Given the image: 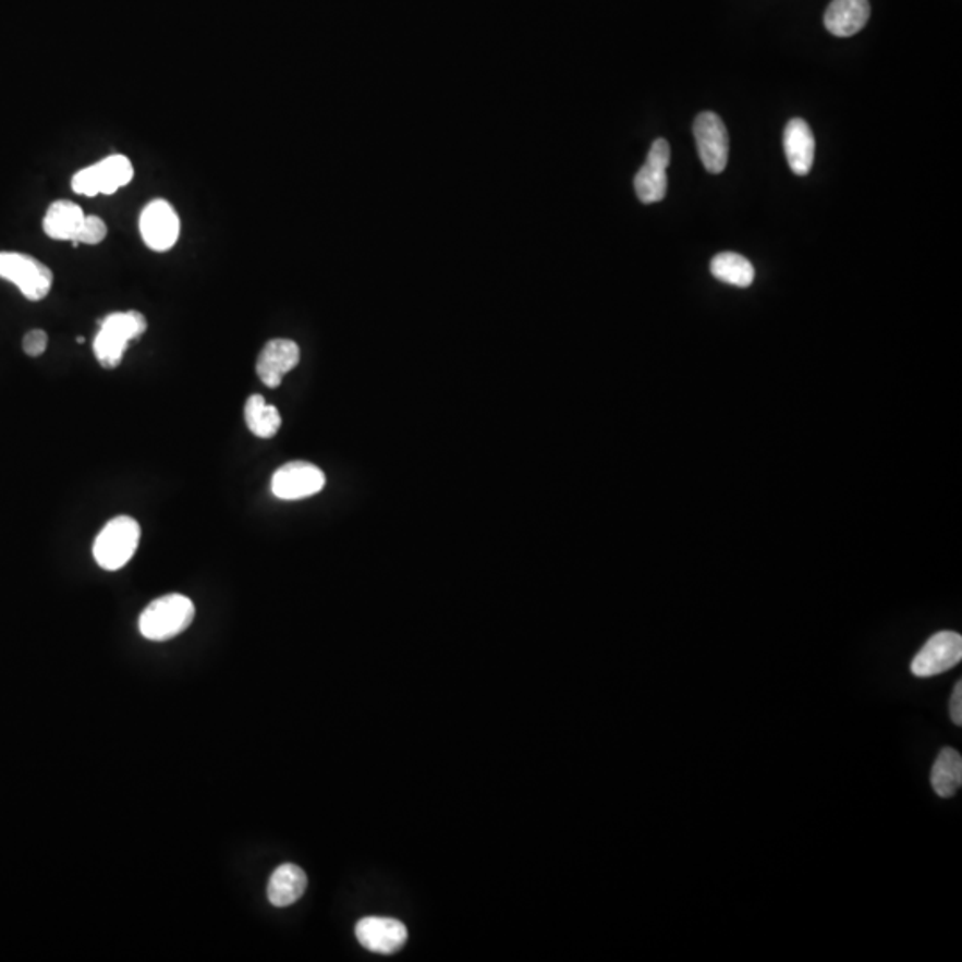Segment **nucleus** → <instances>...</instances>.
I'll use <instances>...</instances> for the list:
<instances>
[{"label": "nucleus", "instance_id": "9", "mask_svg": "<svg viewBox=\"0 0 962 962\" xmlns=\"http://www.w3.org/2000/svg\"><path fill=\"white\" fill-rule=\"evenodd\" d=\"M139 230L148 248L168 252L179 240L181 220L167 200H154L143 209Z\"/></svg>", "mask_w": 962, "mask_h": 962}, {"label": "nucleus", "instance_id": "12", "mask_svg": "<svg viewBox=\"0 0 962 962\" xmlns=\"http://www.w3.org/2000/svg\"><path fill=\"white\" fill-rule=\"evenodd\" d=\"M300 348L289 339H273L269 341L259 358H257V375L269 389H277L282 383L283 377L299 366Z\"/></svg>", "mask_w": 962, "mask_h": 962}, {"label": "nucleus", "instance_id": "3", "mask_svg": "<svg viewBox=\"0 0 962 962\" xmlns=\"http://www.w3.org/2000/svg\"><path fill=\"white\" fill-rule=\"evenodd\" d=\"M139 538H142V528L137 521L127 515L114 517L95 538V560L103 571H118L131 562L139 546Z\"/></svg>", "mask_w": 962, "mask_h": 962}, {"label": "nucleus", "instance_id": "17", "mask_svg": "<svg viewBox=\"0 0 962 962\" xmlns=\"http://www.w3.org/2000/svg\"><path fill=\"white\" fill-rule=\"evenodd\" d=\"M934 792L941 799H950L959 792L962 784V759L955 748H943L934 763L930 774Z\"/></svg>", "mask_w": 962, "mask_h": 962}, {"label": "nucleus", "instance_id": "7", "mask_svg": "<svg viewBox=\"0 0 962 962\" xmlns=\"http://www.w3.org/2000/svg\"><path fill=\"white\" fill-rule=\"evenodd\" d=\"M698 157L709 173H722L729 161L728 129L717 113L698 114L694 123Z\"/></svg>", "mask_w": 962, "mask_h": 962}, {"label": "nucleus", "instance_id": "10", "mask_svg": "<svg viewBox=\"0 0 962 962\" xmlns=\"http://www.w3.org/2000/svg\"><path fill=\"white\" fill-rule=\"evenodd\" d=\"M670 165V147L665 139H656L650 147L644 167L635 176V193L642 204H658L667 195V168Z\"/></svg>", "mask_w": 962, "mask_h": 962}, {"label": "nucleus", "instance_id": "11", "mask_svg": "<svg viewBox=\"0 0 962 962\" xmlns=\"http://www.w3.org/2000/svg\"><path fill=\"white\" fill-rule=\"evenodd\" d=\"M355 934L362 947L380 955L398 952L409 939V930L400 920L383 918V916H367L361 920L355 927Z\"/></svg>", "mask_w": 962, "mask_h": 962}, {"label": "nucleus", "instance_id": "13", "mask_svg": "<svg viewBox=\"0 0 962 962\" xmlns=\"http://www.w3.org/2000/svg\"><path fill=\"white\" fill-rule=\"evenodd\" d=\"M782 145H784V154H787L788 165L792 168L793 173L804 176L812 171L813 162H815V136L806 120L802 118H793L788 122L782 136Z\"/></svg>", "mask_w": 962, "mask_h": 962}, {"label": "nucleus", "instance_id": "20", "mask_svg": "<svg viewBox=\"0 0 962 962\" xmlns=\"http://www.w3.org/2000/svg\"><path fill=\"white\" fill-rule=\"evenodd\" d=\"M108 235V227L98 216H86L75 238L74 245H98Z\"/></svg>", "mask_w": 962, "mask_h": 962}, {"label": "nucleus", "instance_id": "22", "mask_svg": "<svg viewBox=\"0 0 962 962\" xmlns=\"http://www.w3.org/2000/svg\"><path fill=\"white\" fill-rule=\"evenodd\" d=\"M950 717L955 726L962 723V683L959 681L953 689L952 701H950Z\"/></svg>", "mask_w": 962, "mask_h": 962}, {"label": "nucleus", "instance_id": "1", "mask_svg": "<svg viewBox=\"0 0 962 962\" xmlns=\"http://www.w3.org/2000/svg\"><path fill=\"white\" fill-rule=\"evenodd\" d=\"M195 619V605L182 594H168L143 610L139 617V631L151 642L175 638L190 628Z\"/></svg>", "mask_w": 962, "mask_h": 962}, {"label": "nucleus", "instance_id": "21", "mask_svg": "<svg viewBox=\"0 0 962 962\" xmlns=\"http://www.w3.org/2000/svg\"><path fill=\"white\" fill-rule=\"evenodd\" d=\"M47 344H49V336H47L44 330H31V332L25 333L24 352L27 353L29 357H39V355H44L45 350H47Z\"/></svg>", "mask_w": 962, "mask_h": 962}, {"label": "nucleus", "instance_id": "6", "mask_svg": "<svg viewBox=\"0 0 962 962\" xmlns=\"http://www.w3.org/2000/svg\"><path fill=\"white\" fill-rule=\"evenodd\" d=\"M962 660V638L955 631H939L914 656L911 672L916 678H933L953 669Z\"/></svg>", "mask_w": 962, "mask_h": 962}, {"label": "nucleus", "instance_id": "19", "mask_svg": "<svg viewBox=\"0 0 962 962\" xmlns=\"http://www.w3.org/2000/svg\"><path fill=\"white\" fill-rule=\"evenodd\" d=\"M245 419L248 430L260 439H271L282 425V417L277 406L268 405L260 394H254L246 401Z\"/></svg>", "mask_w": 962, "mask_h": 962}, {"label": "nucleus", "instance_id": "8", "mask_svg": "<svg viewBox=\"0 0 962 962\" xmlns=\"http://www.w3.org/2000/svg\"><path fill=\"white\" fill-rule=\"evenodd\" d=\"M327 484L325 473L308 462H289L271 478V490L279 499L296 501L321 492Z\"/></svg>", "mask_w": 962, "mask_h": 962}, {"label": "nucleus", "instance_id": "15", "mask_svg": "<svg viewBox=\"0 0 962 962\" xmlns=\"http://www.w3.org/2000/svg\"><path fill=\"white\" fill-rule=\"evenodd\" d=\"M307 889V875L300 866H279L268 882V899L275 908H288L302 899Z\"/></svg>", "mask_w": 962, "mask_h": 962}, {"label": "nucleus", "instance_id": "4", "mask_svg": "<svg viewBox=\"0 0 962 962\" xmlns=\"http://www.w3.org/2000/svg\"><path fill=\"white\" fill-rule=\"evenodd\" d=\"M0 279L15 283L31 302H39L50 293L54 275L31 255L0 252Z\"/></svg>", "mask_w": 962, "mask_h": 962}, {"label": "nucleus", "instance_id": "5", "mask_svg": "<svg viewBox=\"0 0 962 962\" xmlns=\"http://www.w3.org/2000/svg\"><path fill=\"white\" fill-rule=\"evenodd\" d=\"M134 168L125 156L106 157L94 167L77 171L72 179L75 193L84 196L113 195L133 181Z\"/></svg>", "mask_w": 962, "mask_h": 962}, {"label": "nucleus", "instance_id": "2", "mask_svg": "<svg viewBox=\"0 0 962 962\" xmlns=\"http://www.w3.org/2000/svg\"><path fill=\"white\" fill-rule=\"evenodd\" d=\"M147 330V319L137 310L109 314L100 322V332L94 342L95 357L108 369H113L122 362L129 342L142 338Z\"/></svg>", "mask_w": 962, "mask_h": 962}, {"label": "nucleus", "instance_id": "14", "mask_svg": "<svg viewBox=\"0 0 962 962\" xmlns=\"http://www.w3.org/2000/svg\"><path fill=\"white\" fill-rule=\"evenodd\" d=\"M869 13L868 0H832L824 16V24L830 35L850 38L865 27Z\"/></svg>", "mask_w": 962, "mask_h": 962}, {"label": "nucleus", "instance_id": "16", "mask_svg": "<svg viewBox=\"0 0 962 962\" xmlns=\"http://www.w3.org/2000/svg\"><path fill=\"white\" fill-rule=\"evenodd\" d=\"M84 218L86 216H84L83 209L74 202H54L47 209V215L44 218L45 234L49 235L50 240L72 241L74 243L78 230L83 226Z\"/></svg>", "mask_w": 962, "mask_h": 962}, {"label": "nucleus", "instance_id": "18", "mask_svg": "<svg viewBox=\"0 0 962 962\" xmlns=\"http://www.w3.org/2000/svg\"><path fill=\"white\" fill-rule=\"evenodd\" d=\"M711 275L715 279L723 283H731L736 288H748L754 282L756 271L751 260L745 259L743 255L733 254V252H723L718 254L711 260Z\"/></svg>", "mask_w": 962, "mask_h": 962}]
</instances>
